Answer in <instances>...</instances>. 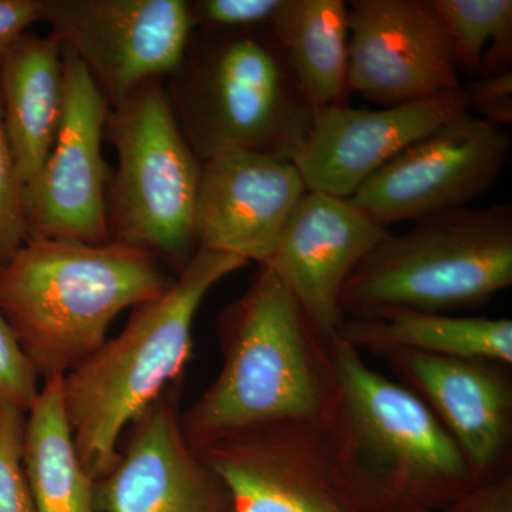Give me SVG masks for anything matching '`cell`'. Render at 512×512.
<instances>
[{
	"label": "cell",
	"instance_id": "cell-1",
	"mask_svg": "<svg viewBox=\"0 0 512 512\" xmlns=\"http://www.w3.org/2000/svg\"><path fill=\"white\" fill-rule=\"evenodd\" d=\"M218 332L220 373L181 414L197 453L271 427L322 426L335 390L329 343L269 266L221 313Z\"/></svg>",
	"mask_w": 512,
	"mask_h": 512
},
{
	"label": "cell",
	"instance_id": "cell-2",
	"mask_svg": "<svg viewBox=\"0 0 512 512\" xmlns=\"http://www.w3.org/2000/svg\"><path fill=\"white\" fill-rule=\"evenodd\" d=\"M329 349L335 390L319 433L367 511L437 512L476 487L460 448L412 390L339 336Z\"/></svg>",
	"mask_w": 512,
	"mask_h": 512
},
{
	"label": "cell",
	"instance_id": "cell-3",
	"mask_svg": "<svg viewBox=\"0 0 512 512\" xmlns=\"http://www.w3.org/2000/svg\"><path fill=\"white\" fill-rule=\"evenodd\" d=\"M173 281L133 245L26 241L0 268V311L37 376H66L104 345L120 313Z\"/></svg>",
	"mask_w": 512,
	"mask_h": 512
},
{
	"label": "cell",
	"instance_id": "cell-4",
	"mask_svg": "<svg viewBox=\"0 0 512 512\" xmlns=\"http://www.w3.org/2000/svg\"><path fill=\"white\" fill-rule=\"evenodd\" d=\"M247 265L238 256L198 249L163 295L138 306L117 338L63 377L77 453L94 480L116 464L130 424L177 386L191 359L192 328L205 296Z\"/></svg>",
	"mask_w": 512,
	"mask_h": 512
},
{
	"label": "cell",
	"instance_id": "cell-5",
	"mask_svg": "<svg viewBox=\"0 0 512 512\" xmlns=\"http://www.w3.org/2000/svg\"><path fill=\"white\" fill-rule=\"evenodd\" d=\"M164 86L201 164L229 151L293 161L315 117L272 29H194Z\"/></svg>",
	"mask_w": 512,
	"mask_h": 512
},
{
	"label": "cell",
	"instance_id": "cell-6",
	"mask_svg": "<svg viewBox=\"0 0 512 512\" xmlns=\"http://www.w3.org/2000/svg\"><path fill=\"white\" fill-rule=\"evenodd\" d=\"M512 284V207L457 208L414 222L362 259L340 292L345 318L484 305Z\"/></svg>",
	"mask_w": 512,
	"mask_h": 512
},
{
	"label": "cell",
	"instance_id": "cell-7",
	"mask_svg": "<svg viewBox=\"0 0 512 512\" xmlns=\"http://www.w3.org/2000/svg\"><path fill=\"white\" fill-rule=\"evenodd\" d=\"M104 140L117 154L107 188L111 241L146 249L180 274L198 251L202 164L178 126L164 80L110 109Z\"/></svg>",
	"mask_w": 512,
	"mask_h": 512
},
{
	"label": "cell",
	"instance_id": "cell-8",
	"mask_svg": "<svg viewBox=\"0 0 512 512\" xmlns=\"http://www.w3.org/2000/svg\"><path fill=\"white\" fill-rule=\"evenodd\" d=\"M42 23L84 64L110 109L177 72L194 32L184 0H43Z\"/></svg>",
	"mask_w": 512,
	"mask_h": 512
},
{
	"label": "cell",
	"instance_id": "cell-9",
	"mask_svg": "<svg viewBox=\"0 0 512 512\" xmlns=\"http://www.w3.org/2000/svg\"><path fill=\"white\" fill-rule=\"evenodd\" d=\"M64 106L55 144L25 185L28 241L100 245L111 241L103 157L110 106L84 64L63 47Z\"/></svg>",
	"mask_w": 512,
	"mask_h": 512
},
{
	"label": "cell",
	"instance_id": "cell-10",
	"mask_svg": "<svg viewBox=\"0 0 512 512\" xmlns=\"http://www.w3.org/2000/svg\"><path fill=\"white\" fill-rule=\"evenodd\" d=\"M505 128L461 114L407 147L355 192L350 202L382 227L467 207L507 168Z\"/></svg>",
	"mask_w": 512,
	"mask_h": 512
},
{
	"label": "cell",
	"instance_id": "cell-11",
	"mask_svg": "<svg viewBox=\"0 0 512 512\" xmlns=\"http://www.w3.org/2000/svg\"><path fill=\"white\" fill-rule=\"evenodd\" d=\"M349 92L382 107L461 87L443 20L431 0H353Z\"/></svg>",
	"mask_w": 512,
	"mask_h": 512
},
{
	"label": "cell",
	"instance_id": "cell-12",
	"mask_svg": "<svg viewBox=\"0 0 512 512\" xmlns=\"http://www.w3.org/2000/svg\"><path fill=\"white\" fill-rule=\"evenodd\" d=\"M232 512H369L340 477L319 429L276 426L200 451Z\"/></svg>",
	"mask_w": 512,
	"mask_h": 512
},
{
	"label": "cell",
	"instance_id": "cell-13",
	"mask_svg": "<svg viewBox=\"0 0 512 512\" xmlns=\"http://www.w3.org/2000/svg\"><path fill=\"white\" fill-rule=\"evenodd\" d=\"M466 113L461 87L377 110L356 109L349 103L320 107L292 163L306 190L350 200L407 147Z\"/></svg>",
	"mask_w": 512,
	"mask_h": 512
},
{
	"label": "cell",
	"instance_id": "cell-14",
	"mask_svg": "<svg viewBox=\"0 0 512 512\" xmlns=\"http://www.w3.org/2000/svg\"><path fill=\"white\" fill-rule=\"evenodd\" d=\"M382 357L450 434L477 485L510 473L511 365L404 350Z\"/></svg>",
	"mask_w": 512,
	"mask_h": 512
},
{
	"label": "cell",
	"instance_id": "cell-15",
	"mask_svg": "<svg viewBox=\"0 0 512 512\" xmlns=\"http://www.w3.org/2000/svg\"><path fill=\"white\" fill-rule=\"evenodd\" d=\"M177 386L130 424L128 440L94 487L103 512H232L227 488L185 439Z\"/></svg>",
	"mask_w": 512,
	"mask_h": 512
},
{
	"label": "cell",
	"instance_id": "cell-16",
	"mask_svg": "<svg viewBox=\"0 0 512 512\" xmlns=\"http://www.w3.org/2000/svg\"><path fill=\"white\" fill-rule=\"evenodd\" d=\"M390 232L349 200L306 191L269 259L316 333L332 342L345 322L339 298L357 265Z\"/></svg>",
	"mask_w": 512,
	"mask_h": 512
},
{
	"label": "cell",
	"instance_id": "cell-17",
	"mask_svg": "<svg viewBox=\"0 0 512 512\" xmlns=\"http://www.w3.org/2000/svg\"><path fill=\"white\" fill-rule=\"evenodd\" d=\"M306 191L292 161L248 151L210 158L198 188V249L268 264Z\"/></svg>",
	"mask_w": 512,
	"mask_h": 512
},
{
	"label": "cell",
	"instance_id": "cell-18",
	"mask_svg": "<svg viewBox=\"0 0 512 512\" xmlns=\"http://www.w3.org/2000/svg\"><path fill=\"white\" fill-rule=\"evenodd\" d=\"M64 106L63 46L55 36L26 32L0 56V111L23 184L55 144Z\"/></svg>",
	"mask_w": 512,
	"mask_h": 512
},
{
	"label": "cell",
	"instance_id": "cell-19",
	"mask_svg": "<svg viewBox=\"0 0 512 512\" xmlns=\"http://www.w3.org/2000/svg\"><path fill=\"white\" fill-rule=\"evenodd\" d=\"M339 338L362 352L384 356L416 352L512 365V320L392 309L345 318Z\"/></svg>",
	"mask_w": 512,
	"mask_h": 512
},
{
	"label": "cell",
	"instance_id": "cell-20",
	"mask_svg": "<svg viewBox=\"0 0 512 512\" xmlns=\"http://www.w3.org/2000/svg\"><path fill=\"white\" fill-rule=\"evenodd\" d=\"M63 377H47L26 413L23 466L35 512H96L64 406Z\"/></svg>",
	"mask_w": 512,
	"mask_h": 512
},
{
	"label": "cell",
	"instance_id": "cell-21",
	"mask_svg": "<svg viewBox=\"0 0 512 512\" xmlns=\"http://www.w3.org/2000/svg\"><path fill=\"white\" fill-rule=\"evenodd\" d=\"M289 67L315 109L348 104L349 6L343 0H285L272 26Z\"/></svg>",
	"mask_w": 512,
	"mask_h": 512
},
{
	"label": "cell",
	"instance_id": "cell-22",
	"mask_svg": "<svg viewBox=\"0 0 512 512\" xmlns=\"http://www.w3.org/2000/svg\"><path fill=\"white\" fill-rule=\"evenodd\" d=\"M443 20L457 69L471 76L511 72V0H431Z\"/></svg>",
	"mask_w": 512,
	"mask_h": 512
},
{
	"label": "cell",
	"instance_id": "cell-23",
	"mask_svg": "<svg viewBox=\"0 0 512 512\" xmlns=\"http://www.w3.org/2000/svg\"><path fill=\"white\" fill-rule=\"evenodd\" d=\"M26 412L0 399V512H35L25 466Z\"/></svg>",
	"mask_w": 512,
	"mask_h": 512
},
{
	"label": "cell",
	"instance_id": "cell-24",
	"mask_svg": "<svg viewBox=\"0 0 512 512\" xmlns=\"http://www.w3.org/2000/svg\"><path fill=\"white\" fill-rule=\"evenodd\" d=\"M26 241L25 184L20 180L0 111V268Z\"/></svg>",
	"mask_w": 512,
	"mask_h": 512
},
{
	"label": "cell",
	"instance_id": "cell-25",
	"mask_svg": "<svg viewBox=\"0 0 512 512\" xmlns=\"http://www.w3.org/2000/svg\"><path fill=\"white\" fill-rule=\"evenodd\" d=\"M285 0H197L188 2L194 29H272Z\"/></svg>",
	"mask_w": 512,
	"mask_h": 512
},
{
	"label": "cell",
	"instance_id": "cell-26",
	"mask_svg": "<svg viewBox=\"0 0 512 512\" xmlns=\"http://www.w3.org/2000/svg\"><path fill=\"white\" fill-rule=\"evenodd\" d=\"M36 370L0 311V399L28 413L39 394Z\"/></svg>",
	"mask_w": 512,
	"mask_h": 512
},
{
	"label": "cell",
	"instance_id": "cell-27",
	"mask_svg": "<svg viewBox=\"0 0 512 512\" xmlns=\"http://www.w3.org/2000/svg\"><path fill=\"white\" fill-rule=\"evenodd\" d=\"M463 89L468 113L495 127L505 128L512 123V73L491 74L473 80Z\"/></svg>",
	"mask_w": 512,
	"mask_h": 512
},
{
	"label": "cell",
	"instance_id": "cell-28",
	"mask_svg": "<svg viewBox=\"0 0 512 512\" xmlns=\"http://www.w3.org/2000/svg\"><path fill=\"white\" fill-rule=\"evenodd\" d=\"M440 512H512V473L478 484Z\"/></svg>",
	"mask_w": 512,
	"mask_h": 512
},
{
	"label": "cell",
	"instance_id": "cell-29",
	"mask_svg": "<svg viewBox=\"0 0 512 512\" xmlns=\"http://www.w3.org/2000/svg\"><path fill=\"white\" fill-rule=\"evenodd\" d=\"M43 0H0V56L30 26L42 23Z\"/></svg>",
	"mask_w": 512,
	"mask_h": 512
},
{
	"label": "cell",
	"instance_id": "cell-30",
	"mask_svg": "<svg viewBox=\"0 0 512 512\" xmlns=\"http://www.w3.org/2000/svg\"><path fill=\"white\" fill-rule=\"evenodd\" d=\"M414 512H433V511L421 510V511H414Z\"/></svg>",
	"mask_w": 512,
	"mask_h": 512
}]
</instances>
